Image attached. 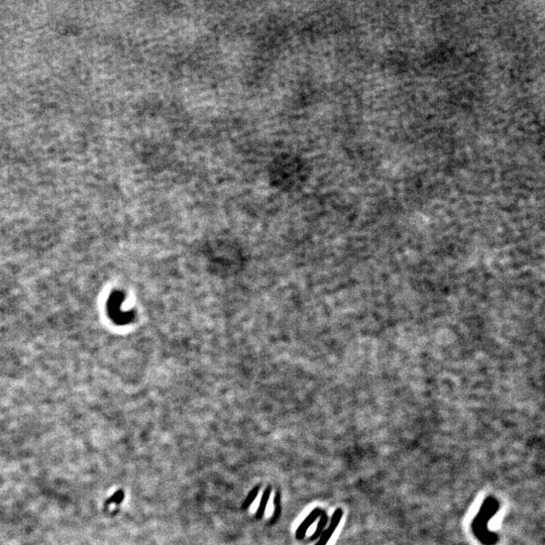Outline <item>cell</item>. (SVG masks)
<instances>
[{"instance_id": "5b68a950", "label": "cell", "mask_w": 545, "mask_h": 545, "mask_svg": "<svg viewBox=\"0 0 545 545\" xmlns=\"http://www.w3.org/2000/svg\"><path fill=\"white\" fill-rule=\"evenodd\" d=\"M259 492H260V485H257L255 486L249 493L248 495L246 496V499L244 500V503L242 505V509L243 510H246L249 508V506L252 504V502L256 500V498L258 497L259 495Z\"/></svg>"}, {"instance_id": "52a82bcc", "label": "cell", "mask_w": 545, "mask_h": 545, "mask_svg": "<svg viewBox=\"0 0 545 545\" xmlns=\"http://www.w3.org/2000/svg\"><path fill=\"white\" fill-rule=\"evenodd\" d=\"M124 498V493L122 491H118L115 492V494L107 501L108 504H111V503H115V504H121V501L123 500Z\"/></svg>"}, {"instance_id": "3957f363", "label": "cell", "mask_w": 545, "mask_h": 545, "mask_svg": "<svg viewBox=\"0 0 545 545\" xmlns=\"http://www.w3.org/2000/svg\"><path fill=\"white\" fill-rule=\"evenodd\" d=\"M271 493H272V488L271 485H269L265 492L263 493V496H262V499H261V503H260V506L257 510V513H256V518L257 519H261L264 517L265 512H266V508H267V504L270 500V497H271Z\"/></svg>"}, {"instance_id": "7a4b0ae2", "label": "cell", "mask_w": 545, "mask_h": 545, "mask_svg": "<svg viewBox=\"0 0 545 545\" xmlns=\"http://www.w3.org/2000/svg\"><path fill=\"white\" fill-rule=\"evenodd\" d=\"M321 512H322V509L316 508L305 518V520L300 524V526L298 527V529L296 531V534H295V536H296V538L298 540H303L305 538V535H306V532H307L308 528L317 520L318 517H320Z\"/></svg>"}, {"instance_id": "6da1fadb", "label": "cell", "mask_w": 545, "mask_h": 545, "mask_svg": "<svg viewBox=\"0 0 545 545\" xmlns=\"http://www.w3.org/2000/svg\"><path fill=\"white\" fill-rule=\"evenodd\" d=\"M342 515H343V511H342L341 508H338V509H336L334 511L329 526L327 527L326 530H324L321 533L319 540L317 541V543L315 545H326L328 543L329 539L333 536V532L336 530V528H337V526H338V524H339V522L341 520Z\"/></svg>"}, {"instance_id": "8992f818", "label": "cell", "mask_w": 545, "mask_h": 545, "mask_svg": "<svg viewBox=\"0 0 545 545\" xmlns=\"http://www.w3.org/2000/svg\"><path fill=\"white\" fill-rule=\"evenodd\" d=\"M280 516V493L279 491L276 493V497H275V513L272 516V519L270 521L271 524H274L278 518Z\"/></svg>"}, {"instance_id": "277c9868", "label": "cell", "mask_w": 545, "mask_h": 545, "mask_svg": "<svg viewBox=\"0 0 545 545\" xmlns=\"http://www.w3.org/2000/svg\"><path fill=\"white\" fill-rule=\"evenodd\" d=\"M327 522H328V516H327V513H326L325 511L322 510L321 515H320V517H319V523H318V525H317V528H316L314 534H313L312 536H310V538H309L310 541L319 538V536L321 535V533L324 531V527L327 525Z\"/></svg>"}]
</instances>
